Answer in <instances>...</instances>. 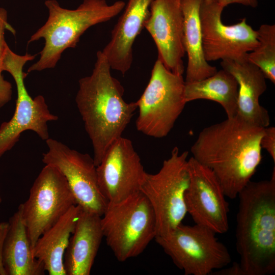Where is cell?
<instances>
[{
  "instance_id": "obj_1",
  "label": "cell",
  "mask_w": 275,
  "mask_h": 275,
  "mask_svg": "<svg viewBox=\"0 0 275 275\" xmlns=\"http://www.w3.org/2000/svg\"><path fill=\"white\" fill-rule=\"evenodd\" d=\"M264 128L236 115L203 128L191 146L192 157L213 172L226 197H237L261 163Z\"/></svg>"
},
{
  "instance_id": "obj_2",
  "label": "cell",
  "mask_w": 275,
  "mask_h": 275,
  "mask_svg": "<svg viewBox=\"0 0 275 275\" xmlns=\"http://www.w3.org/2000/svg\"><path fill=\"white\" fill-rule=\"evenodd\" d=\"M111 69L105 56L98 51L91 74L79 80L75 97L96 166L111 145L122 136L138 108L136 101L124 100V88L112 75Z\"/></svg>"
},
{
  "instance_id": "obj_3",
  "label": "cell",
  "mask_w": 275,
  "mask_h": 275,
  "mask_svg": "<svg viewBox=\"0 0 275 275\" xmlns=\"http://www.w3.org/2000/svg\"><path fill=\"white\" fill-rule=\"evenodd\" d=\"M236 248L244 275L275 272V169L269 180H251L239 193Z\"/></svg>"
},
{
  "instance_id": "obj_4",
  "label": "cell",
  "mask_w": 275,
  "mask_h": 275,
  "mask_svg": "<svg viewBox=\"0 0 275 275\" xmlns=\"http://www.w3.org/2000/svg\"><path fill=\"white\" fill-rule=\"evenodd\" d=\"M45 5L48 18L28 42L43 38L45 45L39 53V60L29 67L28 72L54 68L64 50L75 47L89 28L111 20L125 6L122 1L109 5L105 0H84L74 10L61 7L56 0H47Z\"/></svg>"
},
{
  "instance_id": "obj_5",
  "label": "cell",
  "mask_w": 275,
  "mask_h": 275,
  "mask_svg": "<svg viewBox=\"0 0 275 275\" xmlns=\"http://www.w3.org/2000/svg\"><path fill=\"white\" fill-rule=\"evenodd\" d=\"M101 225L107 245L120 262L141 254L157 235L153 209L141 191L108 203Z\"/></svg>"
},
{
  "instance_id": "obj_6",
  "label": "cell",
  "mask_w": 275,
  "mask_h": 275,
  "mask_svg": "<svg viewBox=\"0 0 275 275\" xmlns=\"http://www.w3.org/2000/svg\"><path fill=\"white\" fill-rule=\"evenodd\" d=\"M188 152L175 147L155 174L146 172L140 191L155 214L157 236L166 235L182 223L187 211L184 195L189 183Z\"/></svg>"
},
{
  "instance_id": "obj_7",
  "label": "cell",
  "mask_w": 275,
  "mask_h": 275,
  "mask_svg": "<svg viewBox=\"0 0 275 275\" xmlns=\"http://www.w3.org/2000/svg\"><path fill=\"white\" fill-rule=\"evenodd\" d=\"M185 82L183 75L168 70L157 58L149 82L136 101L137 130L155 138L166 136L184 109Z\"/></svg>"
},
{
  "instance_id": "obj_8",
  "label": "cell",
  "mask_w": 275,
  "mask_h": 275,
  "mask_svg": "<svg viewBox=\"0 0 275 275\" xmlns=\"http://www.w3.org/2000/svg\"><path fill=\"white\" fill-rule=\"evenodd\" d=\"M35 57L28 53L23 56L17 54L8 45L5 49L2 70L8 72L13 77L17 97L13 116L0 126V158L14 147L21 134L26 130L35 132L46 141L49 138L47 123L58 119V117L49 110L43 96L32 98L25 88L24 80L28 74L23 72V66Z\"/></svg>"
},
{
  "instance_id": "obj_9",
  "label": "cell",
  "mask_w": 275,
  "mask_h": 275,
  "mask_svg": "<svg viewBox=\"0 0 275 275\" xmlns=\"http://www.w3.org/2000/svg\"><path fill=\"white\" fill-rule=\"evenodd\" d=\"M215 234L203 226L181 223L170 233L155 239L185 275H208L231 261L227 248Z\"/></svg>"
},
{
  "instance_id": "obj_10",
  "label": "cell",
  "mask_w": 275,
  "mask_h": 275,
  "mask_svg": "<svg viewBox=\"0 0 275 275\" xmlns=\"http://www.w3.org/2000/svg\"><path fill=\"white\" fill-rule=\"evenodd\" d=\"M76 205L67 180L55 167L45 164L19 205L32 249L38 238Z\"/></svg>"
},
{
  "instance_id": "obj_11",
  "label": "cell",
  "mask_w": 275,
  "mask_h": 275,
  "mask_svg": "<svg viewBox=\"0 0 275 275\" xmlns=\"http://www.w3.org/2000/svg\"><path fill=\"white\" fill-rule=\"evenodd\" d=\"M46 143L48 151L42 154L43 162L56 167L64 176L76 205L101 216L107 202L99 188L93 158L53 139L48 138Z\"/></svg>"
},
{
  "instance_id": "obj_12",
  "label": "cell",
  "mask_w": 275,
  "mask_h": 275,
  "mask_svg": "<svg viewBox=\"0 0 275 275\" xmlns=\"http://www.w3.org/2000/svg\"><path fill=\"white\" fill-rule=\"evenodd\" d=\"M224 7L218 2L203 0L200 10L202 46L205 60H238L244 58L258 44L257 31L243 18L233 25L222 21Z\"/></svg>"
},
{
  "instance_id": "obj_13",
  "label": "cell",
  "mask_w": 275,
  "mask_h": 275,
  "mask_svg": "<svg viewBox=\"0 0 275 275\" xmlns=\"http://www.w3.org/2000/svg\"><path fill=\"white\" fill-rule=\"evenodd\" d=\"M189 183L184 195L187 213L195 224L215 233L229 229V203L213 172L193 157L188 159Z\"/></svg>"
},
{
  "instance_id": "obj_14",
  "label": "cell",
  "mask_w": 275,
  "mask_h": 275,
  "mask_svg": "<svg viewBox=\"0 0 275 275\" xmlns=\"http://www.w3.org/2000/svg\"><path fill=\"white\" fill-rule=\"evenodd\" d=\"M96 170L99 188L107 204L140 191L146 173L131 141L122 136L108 148Z\"/></svg>"
},
{
  "instance_id": "obj_15",
  "label": "cell",
  "mask_w": 275,
  "mask_h": 275,
  "mask_svg": "<svg viewBox=\"0 0 275 275\" xmlns=\"http://www.w3.org/2000/svg\"><path fill=\"white\" fill-rule=\"evenodd\" d=\"M144 28L151 36L158 58L173 73L183 75V21L180 0H154Z\"/></svg>"
},
{
  "instance_id": "obj_16",
  "label": "cell",
  "mask_w": 275,
  "mask_h": 275,
  "mask_svg": "<svg viewBox=\"0 0 275 275\" xmlns=\"http://www.w3.org/2000/svg\"><path fill=\"white\" fill-rule=\"evenodd\" d=\"M221 65L235 77L238 84L236 115L259 127L269 126V113L259 103V97L267 89L266 78L262 71L245 57L222 60Z\"/></svg>"
},
{
  "instance_id": "obj_17",
  "label": "cell",
  "mask_w": 275,
  "mask_h": 275,
  "mask_svg": "<svg viewBox=\"0 0 275 275\" xmlns=\"http://www.w3.org/2000/svg\"><path fill=\"white\" fill-rule=\"evenodd\" d=\"M154 0H129L102 50L112 69L124 75L131 68L133 45L144 28Z\"/></svg>"
},
{
  "instance_id": "obj_18",
  "label": "cell",
  "mask_w": 275,
  "mask_h": 275,
  "mask_svg": "<svg viewBox=\"0 0 275 275\" xmlns=\"http://www.w3.org/2000/svg\"><path fill=\"white\" fill-rule=\"evenodd\" d=\"M103 234L101 216L81 209L64 256L66 275H89Z\"/></svg>"
},
{
  "instance_id": "obj_19",
  "label": "cell",
  "mask_w": 275,
  "mask_h": 275,
  "mask_svg": "<svg viewBox=\"0 0 275 275\" xmlns=\"http://www.w3.org/2000/svg\"><path fill=\"white\" fill-rule=\"evenodd\" d=\"M81 209L78 205L72 206L42 234L32 249L33 256L43 265L49 275H66L64 254Z\"/></svg>"
},
{
  "instance_id": "obj_20",
  "label": "cell",
  "mask_w": 275,
  "mask_h": 275,
  "mask_svg": "<svg viewBox=\"0 0 275 275\" xmlns=\"http://www.w3.org/2000/svg\"><path fill=\"white\" fill-rule=\"evenodd\" d=\"M3 261L6 275H42L43 265L33 255L32 246L19 206L9 218Z\"/></svg>"
},
{
  "instance_id": "obj_21",
  "label": "cell",
  "mask_w": 275,
  "mask_h": 275,
  "mask_svg": "<svg viewBox=\"0 0 275 275\" xmlns=\"http://www.w3.org/2000/svg\"><path fill=\"white\" fill-rule=\"evenodd\" d=\"M203 0H180L183 15V43L187 54L185 82L201 80L217 72L204 56L200 10Z\"/></svg>"
},
{
  "instance_id": "obj_22",
  "label": "cell",
  "mask_w": 275,
  "mask_h": 275,
  "mask_svg": "<svg viewBox=\"0 0 275 275\" xmlns=\"http://www.w3.org/2000/svg\"><path fill=\"white\" fill-rule=\"evenodd\" d=\"M238 84L235 77L222 69L204 79L185 82L184 96L186 102L206 99L218 103L227 118L236 115Z\"/></svg>"
},
{
  "instance_id": "obj_23",
  "label": "cell",
  "mask_w": 275,
  "mask_h": 275,
  "mask_svg": "<svg viewBox=\"0 0 275 275\" xmlns=\"http://www.w3.org/2000/svg\"><path fill=\"white\" fill-rule=\"evenodd\" d=\"M258 44L246 59L262 71L266 78L275 84V25L264 24L257 30Z\"/></svg>"
},
{
  "instance_id": "obj_24",
  "label": "cell",
  "mask_w": 275,
  "mask_h": 275,
  "mask_svg": "<svg viewBox=\"0 0 275 275\" xmlns=\"http://www.w3.org/2000/svg\"><path fill=\"white\" fill-rule=\"evenodd\" d=\"M6 30L15 34L14 29L7 20V12L0 8V108L9 102L12 98V87L10 82L5 80L2 75V60L6 46L8 45L5 39Z\"/></svg>"
},
{
  "instance_id": "obj_25",
  "label": "cell",
  "mask_w": 275,
  "mask_h": 275,
  "mask_svg": "<svg viewBox=\"0 0 275 275\" xmlns=\"http://www.w3.org/2000/svg\"><path fill=\"white\" fill-rule=\"evenodd\" d=\"M262 149H265L275 162V127L267 126L264 128L260 140Z\"/></svg>"
},
{
  "instance_id": "obj_26",
  "label": "cell",
  "mask_w": 275,
  "mask_h": 275,
  "mask_svg": "<svg viewBox=\"0 0 275 275\" xmlns=\"http://www.w3.org/2000/svg\"><path fill=\"white\" fill-rule=\"evenodd\" d=\"M9 225V222H3L0 223V275H6L3 265V253Z\"/></svg>"
},
{
  "instance_id": "obj_27",
  "label": "cell",
  "mask_w": 275,
  "mask_h": 275,
  "mask_svg": "<svg viewBox=\"0 0 275 275\" xmlns=\"http://www.w3.org/2000/svg\"><path fill=\"white\" fill-rule=\"evenodd\" d=\"M211 273H215L212 274L218 275H244L243 272L238 263H234L232 266L229 268H223L218 269L217 271H212Z\"/></svg>"
},
{
  "instance_id": "obj_28",
  "label": "cell",
  "mask_w": 275,
  "mask_h": 275,
  "mask_svg": "<svg viewBox=\"0 0 275 275\" xmlns=\"http://www.w3.org/2000/svg\"><path fill=\"white\" fill-rule=\"evenodd\" d=\"M218 3L224 8L231 4H239L255 8L258 6V0H218Z\"/></svg>"
},
{
  "instance_id": "obj_29",
  "label": "cell",
  "mask_w": 275,
  "mask_h": 275,
  "mask_svg": "<svg viewBox=\"0 0 275 275\" xmlns=\"http://www.w3.org/2000/svg\"><path fill=\"white\" fill-rule=\"evenodd\" d=\"M208 3L216 2H218V0H205Z\"/></svg>"
},
{
  "instance_id": "obj_30",
  "label": "cell",
  "mask_w": 275,
  "mask_h": 275,
  "mask_svg": "<svg viewBox=\"0 0 275 275\" xmlns=\"http://www.w3.org/2000/svg\"><path fill=\"white\" fill-rule=\"evenodd\" d=\"M2 202V198L1 194H0V203H1Z\"/></svg>"
}]
</instances>
